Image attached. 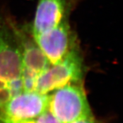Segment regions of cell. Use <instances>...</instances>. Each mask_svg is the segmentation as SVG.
Returning a JSON list of instances; mask_svg holds the SVG:
<instances>
[{"label": "cell", "mask_w": 123, "mask_h": 123, "mask_svg": "<svg viewBox=\"0 0 123 123\" xmlns=\"http://www.w3.org/2000/svg\"><path fill=\"white\" fill-rule=\"evenodd\" d=\"M48 95V109L62 123L93 116L82 82L67 85Z\"/></svg>", "instance_id": "3"}, {"label": "cell", "mask_w": 123, "mask_h": 123, "mask_svg": "<svg viewBox=\"0 0 123 123\" xmlns=\"http://www.w3.org/2000/svg\"><path fill=\"white\" fill-rule=\"evenodd\" d=\"M49 95L36 91H22L0 111V122L5 119H33L48 109Z\"/></svg>", "instance_id": "6"}, {"label": "cell", "mask_w": 123, "mask_h": 123, "mask_svg": "<svg viewBox=\"0 0 123 123\" xmlns=\"http://www.w3.org/2000/svg\"><path fill=\"white\" fill-rule=\"evenodd\" d=\"M21 49L23 91H34L37 78L50 66V63L37 43L31 30L19 27L13 22Z\"/></svg>", "instance_id": "4"}, {"label": "cell", "mask_w": 123, "mask_h": 123, "mask_svg": "<svg viewBox=\"0 0 123 123\" xmlns=\"http://www.w3.org/2000/svg\"><path fill=\"white\" fill-rule=\"evenodd\" d=\"M34 121L35 123H62L49 109L35 118Z\"/></svg>", "instance_id": "8"}, {"label": "cell", "mask_w": 123, "mask_h": 123, "mask_svg": "<svg viewBox=\"0 0 123 123\" xmlns=\"http://www.w3.org/2000/svg\"><path fill=\"white\" fill-rule=\"evenodd\" d=\"M79 0H38L31 32L33 36L68 21Z\"/></svg>", "instance_id": "7"}, {"label": "cell", "mask_w": 123, "mask_h": 123, "mask_svg": "<svg viewBox=\"0 0 123 123\" xmlns=\"http://www.w3.org/2000/svg\"><path fill=\"white\" fill-rule=\"evenodd\" d=\"M0 123H35L34 119L30 120H20V121H15V120L5 119L2 121Z\"/></svg>", "instance_id": "10"}, {"label": "cell", "mask_w": 123, "mask_h": 123, "mask_svg": "<svg viewBox=\"0 0 123 123\" xmlns=\"http://www.w3.org/2000/svg\"><path fill=\"white\" fill-rule=\"evenodd\" d=\"M84 70L82 54L78 45L60 62L50 65L37 78L34 91L49 94L67 85L82 83Z\"/></svg>", "instance_id": "2"}, {"label": "cell", "mask_w": 123, "mask_h": 123, "mask_svg": "<svg viewBox=\"0 0 123 123\" xmlns=\"http://www.w3.org/2000/svg\"><path fill=\"white\" fill-rule=\"evenodd\" d=\"M70 123H96V122L94 121V116H91L80 119Z\"/></svg>", "instance_id": "9"}, {"label": "cell", "mask_w": 123, "mask_h": 123, "mask_svg": "<svg viewBox=\"0 0 123 123\" xmlns=\"http://www.w3.org/2000/svg\"><path fill=\"white\" fill-rule=\"evenodd\" d=\"M33 37L51 65L60 62L78 46L76 36L68 21Z\"/></svg>", "instance_id": "5"}, {"label": "cell", "mask_w": 123, "mask_h": 123, "mask_svg": "<svg viewBox=\"0 0 123 123\" xmlns=\"http://www.w3.org/2000/svg\"><path fill=\"white\" fill-rule=\"evenodd\" d=\"M21 49L12 19L0 15V109L23 91Z\"/></svg>", "instance_id": "1"}]
</instances>
